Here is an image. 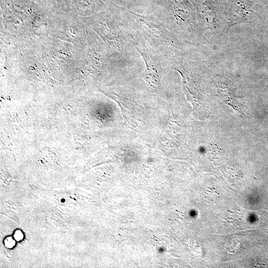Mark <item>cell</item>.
Here are the masks:
<instances>
[{
	"mask_svg": "<svg viewBox=\"0 0 268 268\" xmlns=\"http://www.w3.org/2000/svg\"><path fill=\"white\" fill-rule=\"evenodd\" d=\"M23 234L20 230L16 231L15 234V238L17 241H20L23 238Z\"/></svg>",
	"mask_w": 268,
	"mask_h": 268,
	"instance_id": "7a4b0ae2",
	"label": "cell"
},
{
	"mask_svg": "<svg viewBox=\"0 0 268 268\" xmlns=\"http://www.w3.org/2000/svg\"><path fill=\"white\" fill-rule=\"evenodd\" d=\"M5 244L6 245L7 247L11 248L15 245V241L12 239L11 238H7L5 241Z\"/></svg>",
	"mask_w": 268,
	"mask_h": 268,
	"instance_id": "6da1fadb",
	"label": "cell"
}]
</instances>
